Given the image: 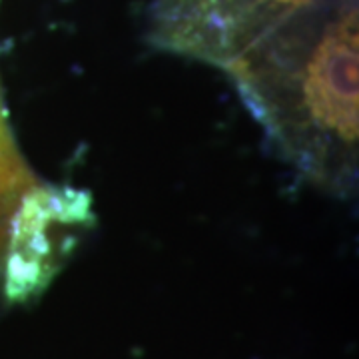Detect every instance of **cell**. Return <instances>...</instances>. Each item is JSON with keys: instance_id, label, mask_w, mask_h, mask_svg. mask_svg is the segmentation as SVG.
Returning a JSON list of instances; mask_svg holds the SVG:
<instances>
[{"instance_id": "7a4b0ae2", "label": "cell", "mask_w": 359, "mask_h": 359, "mask_svg": "<svg viewBox=\"0 0 359 359\" xmlns=\"http://www.w3.org/2000/svg\"><path fill=\"white\" fill-rule=\"evenodd\" d=\"M355 0H156L152 39L230 72L273 39Z\"/></svg>"}, {"instance_id": "3957f363", "label": "cell", "mask_w": 359, "mask_h": 359, "mask_svg": "<svg viewBox=\"0 0 359 359\" xmlns=\"http://www.w3.org/2000/svg\"><path fill=\"white\" fill-rule=\"evenodd\" d=\"M94 222L88 192L68 186L30 188L14 212L0 266L6 302L26 304L44 294Z\"/></svg>"}, {"instance_id": "6da1fadb", "label": "cell", "mask_w": 359, "mask_h": 359, "mask_svg": "<svg viewBox=\"0 0 359 359\" xmlns=\"http://www.w3.org/2000/svg\"><path fill=\"white\" fill-rule=\"evenodd\" d=\"M358 62L353 6L230 72L295 166L335 192L351 190L358 174Z\"/></svg>"}]
</instances>
